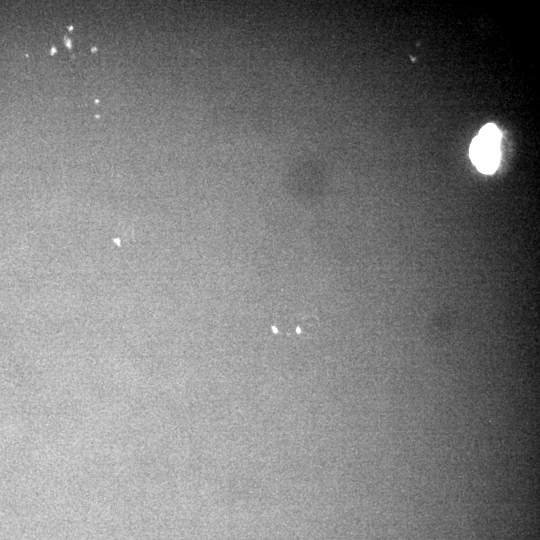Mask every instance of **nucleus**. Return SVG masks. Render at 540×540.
I'll use <instances>...</instances> for the list:
<instances>
[{
    "label": "nucleus",
    "mask_w": 540,
    "mask_h": 540,
    "mask_svg": "<svg viewBox=\"0 0 540 540\" xmlns=\"http://www.w3.org/2000/svg\"><path fill=\"white\" fill-rule=\"evenodd\" d=\"M500 139V130L490 123L483 126L472 140L470 157L480 172L490 174L497 169L500 161Z\"/></svg>",
    "instance_id": "obj_1"
}]
</instances>
